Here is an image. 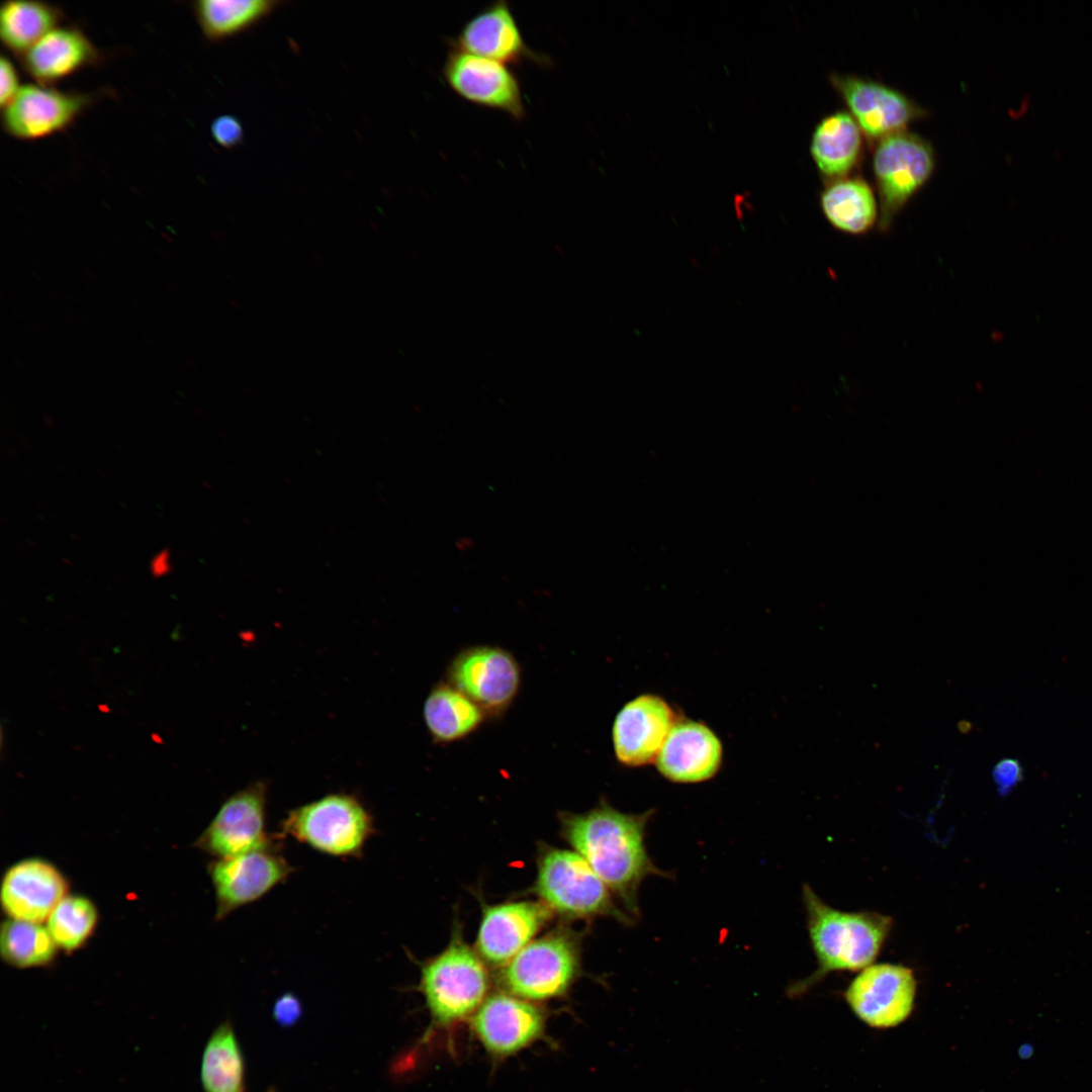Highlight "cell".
Masks as SVG:
<instances>
[{"label": "cell", "mask_w": 1092, "mask_h": 1092, "mask_svg": "<svg viewBox=\"0 0 1092 1092\" xmlns=\"http://www.w3.org/2000/svg\"><path fill=\"white\" fill-rule=\"evenodd\" d=\"M58 948L49 929L41 923L11 918L2 923L0 952L10 966L19 969L48 966Z\"/></svg>", "instance_id": "28"}, {"label": "cell", "mask_w": 1092, "mask_h": 1092, "mask_svg": "<svg viewBox=\"0 0 1092 1092\" xmlns=\"http://www.w3.org/2000/svg\"><path fill=\"white\" fill-rule=\"evenodd\" d=\"M442 75L448 87L462 99L502 111L516 120L525 117L521 85L508 65L451 48Z\"/></svg>", "instance_id": "13"}, {"label": "cell", "mask_w": 1092, "mask_h": 1092, "mask_svg": "<svg viewBox=\"0 0 1092 1092\" xmlns=\"http://www.w3.org/2000/svg\"><path fill=\"white\" fill-rule=\"evenodd\" d=\"M282 5L277 0H199L192 9L204 37L221 41L250 30Z\"/></svg>", "instance_id": "25"}, {"label": "cell", "mask_w": 1092, "mask_h": 1092, "mask_svg": "<svg viewBox=\"0 0 1092 1092\" xmlns=\"http://www.w3.org/2000/svg\"><path fill=\"white\" fill-rule=\"evenodd\" d=\"M64 11L41 1L9 0L1 4L0 37L3 46L21 57L53 29L62 25Z\"/></svg>", "instance_id": "26"}, {"label": "cell", "mask_w": 1092, "mask_h": 1092, "mask_svg": "<svg viewBox=\"0 0 1092 1092\" xmlns=\"http://www.w3.org/2000/svg\"><path fill=\"white\" fill-rule=\"evenodd\" d=\"M213 141L226 150L235 149L244 141V127L241 120L232 114H221L210 124Z\"/></svg>", "instance_id": "30"}, {"label": "cell", "mask_w": 1092, "mask_h": 1092, "mask_svg": "<svg viewBox=\"0 0 1092 1092\" xmlns=\"http://www.w3.org/2000/svg\"><path fill=\"white\" fill-rule=\"evenodd\" d=\"M534 892L553 913L565 918L610 917L623 925L635 921L616 905L611 890L575 850L541 847Z\"/></svg>", "instance_id": "3"}, {"label": "cell", "mask_w": 1092, "mask_h": 1092, "mask_svg": "<svg viewBox=\"0 0 1092 1092\" xmlns=\"http://www.w3.org/2000/svg\"><path fill=\"white\" fill-rule=\"evenodd\" d=\"M1022 767L1016 759L1000 760L993 769V779L1001 795L1009 793L1022 780Z\"/></svg>", "instance_id": "32"}, {"label": "cell", "mask_w": 1092, "mask_h": 1092, "mask_svg": "<svg viewBox=\"0 0 1092 1092\" xmlns=\"http://www.w3.org/2000/svg\"><path fill=\"white\" fill-rule=\"evenodd\" d=\"M267 785L256 782L228 798L195 842L216 857L236 856L271 839L266 826Z\"/></svg>", "instance_id": "14"}, {"label": "cell", "mask_w": 1092, "mask_h": 1092, "mask_svg": "<svg viewBox=\"0 0 1092 1092\" xmlns=\"http://www.w3.org/2000/svg\"><path fill=\"white\" fill-rule=\"evenodd\" d=\"M18 60L23 71L37 84L54 86L85 68L100 65L104 55L80 28L61 25Z\"/></svg>", "instance_id": "21"}, {"label": "cell", "mask_w": 1092, "mask_h": 1092, "mask_svg": "<svg viewBox=\"0 0 1092 1092\" xmlns=\"http://www.w3.org/2000/svg\"><path fill=\"white\" fill-rule=\"evenodd\" d=\"M829 81L871 145L928 115L904 93L876 80L833 73Z\"/></svg>", "instance_id": "10"}, {"label": "cell", "mask_w": 1092, "mask_h": 1092, "mask_svg": "<svg viewBox=\"0 0 1092 1092\" xmlns=\"http://www.w3.org/2000/svg\"><path fill=\"white\" fill-rule=\"evenodd\" d=\"M279 837L335 857H360L375 832L373 817L353 795L335 793L290 810Z\"/></svg>", "instance_id": "5"}, {"label": "cell", "mask_w": 1092, "mask_h": 1092, "mask_svg": "<svg viewBox=\"0 0 1092 1092\" xmlns=\"http://www.w3.org/2000/svg\"><path fill=\"white\" fill-rule=\"evenodd\" d=\"M68 890L67 879L55 864L43 858H24L5 872L1 905L11 919L42 923Z\"/></svg>", "instance_id": "18"}, {"label": "cell", "mask_w": 1092, "mask_h": 1092, "mask_svg": "<svg viewBox=\"0 0 1092 1092\" xmlns=\"http://www.w3.org/2000/svg\"><path fill=\"white\" fill-rule=\"evenodd\" d=\"M580 938L557 928L531 941L507 965L497 980L503 991L531 1002L565 995L580 974Z\"/></svg>", "instance_id": "6"}, {"label": "cell", "mask_w": 1092, "mask_h": 1092, "mask_svg": "<svg viewBox=\"0 0 1092 1092\" xmlns=\"http://www.w3.org/2000/svg\"><path fill=\"white\" fill-rule=\"evenodd\" d=\"M273 1014L275 1020L281 1025L294 1024L301 1014L299 1000L291 994L281 996L274 1004Z\"/></svg>", "instance_id": "33"}, {"label": "cell", "mask_w": 1092, "mask_h": 1092, "mask_svg": "<svg viewBox=\"0 0 1092 1092\" xmlns=\"http://www.w3.org/2000/svg\"><path fill=\"white\" fill-rule=\"evenodd\" d=\"M489 985L484 961L459 936L421 967L419 987L437 1027L471 1018L488 996Z\"/></svg>", "instance_id": "4"}, {"label": "cell", "mask_w": 1092, "mask_h": 1092, "mask_svg": "<svg viewBox=\"0 0 1092 1092\" xmlns=\"http://www.w3.org/2000/svg\"><path fill=\"white\" fill-rule=\"evenodd\" d=\"M723 761V746L704 722L679 718L655 761L657 770L676 784H698L714 778Z\"/></svg>", "instance_id": "20"}, {"label": "cell", "mask_w": 1092, "mask_h": 1092, "mask_svg": "<svg viewBox=\"0 0 1092 1092\" xmlns=\"http://www.w3.org/2000/svg\"><path fill=\"white\" fill-rule=\"evenodd\" d=\"M172 569L171 553L163 548L157 551L149 562V570L153 577L161 578L168 575Z\"/></svg>", "instance_id": "34"}, {"label": "cell", "mask_w": 1092, "mask_h": 1092, "mask_svg": "<svg viewBox=\"0 0 1092 1092\" xmlns=\"http://www.w3.org/2000/svg\"><path fill=\"white\" fill-rule=\"evenodd\" d=\"M863 138L859 126L846 111L832 112L817 123L810 153L825 183L853 175L862 159Z\"/></svg>", "instance_id": "22"}, {"label": "cell", "mask_w": 1092, "mask_h": 1092, "mask_svg": "<svg viewBox=\"0 0 1092 1092\" xmlns=\"http://www.w3.org/2000/svg\"><path fill=\"white\" fill-rule=\"evenodd\" d=\"M678 714L662 697L642 694L627 702L612 726V743L618 762L639 767L655 762Z\"/></svg>", "instance_id": "16"}, {"label": "cell", "mask_w": 1092, "mask_h": 1092, "mask_svg": "<svg viewBox=\"0 0 1092 1092\" xmlns=\"http://www.w3.org/2000/svg\"><path fill=\"white\" fill-rule=\"evenodd\" d=\"M97 922L98 911L90 899L68 894L51 913L47 928L59 948L72 952L87 942Z\"/></svg>", "instance_id": "29"}, {"label": "cell", "mask_w": 1092, "mask_h": 1092, "mask_svg": "<svg viewBox=\"0 0 1092 1092\" xmlns=\"http://www.w3.org/2000/svg\"><path fill=\"white\" fill-rule=\"evenodd\" d=\"M200 1080L205 1092H244V1057L230 1022L217 1026L207 1039Z\"/></svg>", "instance_id": "27"}, {"label": "cell", "mask_w": 1092, "mask_h": 1092, "mask_svg": "<svg viewBox=\"0 0 1092 1092\" xmlns=\"http://www.w3.org/2000/svg\"><path fill=\"white\" fill-rule=\"evenodd\" d=\"M446 678L492 718L502 716L515 701L522 670L509 650L476 645L460 650L452 658Z\"/></svg>", "instance_id": "9"}, {"label": "cell", "mask_w": 1092, "mask_h": 1092, "mask_svg": "<svg viewBox=\"0 0 1092 1092\" xmlns=\"http://www.w3.org/2000/svg\"><path fill=\"white\" fill-rule=\"evenodd\" d=\"M95 93L63 91L54 86L22 85L1 114L4 131L20 141L40 140L69 128L92 104Z\"/></svg>", "instance_id": "12"}, {"label": "cell", "mask_w": 1092, "mask_h": 1092, "mask_svg": "<svg viewBox=\"0 0 1092 1092\" xmlns=\"http://www.w3.org/2000/svg\"><path fill=\"white\" fill-rule=\"evenodd\" d=\"M281 839L277 834L258 848L208 864L217 920L261 899L292 875L294 868L282 853Z\"/></svg>", "instance_id": "8"}, {"label": "cell", "mask_w": 1092, "mask_h": 1092, "mask_svg": "<svg viewBox=\"0 0 1092 1092\" xmlns=\"http://www.w3.org/2000/svg\"><path fill=\"white\" fill-rule=\"evenodd\" d=\"M802 897L817 969L789 985L791 998L804 995L831 973L859 972L874 964L894 924L891 916L882 913L835 909L808 884L803 886Z\"/></svg>", "instance_id": "2"}, {"label": "cell", "mask_w": 1092, "mask_h": 1092, "mask_svg": "<svg viewBox=\"0 0 1092 1092\" xmlns=\"http://www.w3.org/2000/svg\"><path fill=\"white\" fill-rule=\"evenodd\" d=\"M0 106L3 109L17 95L22 85L12 61L5 55L0 59Z\"/></svg>", "instance_id": "31"}, {"label": "cell", "mask_w": 1092, "mask_h": 1092, "mask_svg": "<svg viewBox=\"0 0 1092 1092\" xmlns=\"http://www.w3.org/2000/svg\"><path fill=\"white\" fill-rule=\"evenodd\" d=\"M486 715L467 696L446 681L435 685L423 706V718L432 740L448 744L474 733Z\"/></svg>", "instance_id": "24"}, {"label": "cell", "mask_w": 1092, "mask_h": 1092, "mask_svg": "<svg viewBox=\"0 0 1092 1092\" xmlns=\"http://www.w3.org/2000/svg\"><path fill=\"white\" fill-rule=\"evenodd\" d=\"M268 1092H276L274 1089H270Z\"/></svg>", "instance_id": "35"}, {"label": "cell", "mask_w": 1092, "mask_h": 1092, "mask_svg": "<svg viewBox=\"0 0 1092 1092\" xmlns=\"http://www.w3.org/2000/svg\"><path fill=\"white\" fill-rule=\"evenodd\" d=\"M553 912L541 901H516L483 909L476 951L485 964L507 965L549 922Z\"/></svg>", "instance_id": "17"}, {"label": "cell", "mask_w": 1092, "mask_h": 1092, "mask_svg": "<svg viewBox=\"0 0 1092 1092\" xmlns=\"http://www.w3.org/2000/svg\"><path fill=\"white\" fill-rule=\"evenodd\" d=\"M935 169L931 144L907 130L874 146L873 174L879 199L878 230L887 234L912 197L928 182Z\"/></svg>", "instance_id": "7"}, {"label": "cell", "mask_w": 1092, "mask_h": 1092, "mask_svg": "<svg viewBox=\"0 0 1092 1092\" xmlns=\"http://www.w3.org/2000/svg\"><path fill=\"white\" fill-rule=\"evenodd\" d=\"M819 201L824 217L839 233L861 237L878 228L879 202L873 187L858 175L826 183Z\"/></svg>", "instance_id": "23"}, {"label": "cell", "mask_w": 1092, "mask_h": 1092, "mask_svg": "<svg viewBox=\"0 0 1092 1092\" xmlns=\"http://www.w3.org/2000/svg\"><path fill=\"white\" fill-rule=\"evenodd\" d=\"M654 810L625 813L608 801L582 813L560 812L561 833L621 902L626 912L640 914L639 890L650 876L670 878L648 854L646 828Z\"/></svg>", "instance_id": "1"}, {"label": "cell", "mask_w": 1092, "mask_h": 1092, "mask_svg": "<svg viewBox=\"0 0 1092 1092\" xmlns=\"http://www.w3.org/2000/svg\"><path fill=\"white\" fill-rule=\"evenodd\" d=\"M917 980L912 969L892 963L872 964L858 972L844 992L851 1011L876 1028L894 1027L914 1009Z\"/></svg>", "instance_id": "11"}, {"label": "cell", "mask_w": 1092, "mask_h": 1092, "mask_svg": "<svg viewBox=\"0 0 1092 1092\" xmlns=\"http://www.w3.org/2000/svg\"><path fill=\"white\" fill-rule=\"evenodd\" d=\"M470 1021L478 1041L496 1058L523 1051L546 1028V1014L539 1005L505 991L488 995Z\"/></svg>", "instance_id": "15"}, {"label": "cell", "mask_w": 1092, "mask_h": 1092, "mask_svg": "<svg viewBox=\"0 0 1092 1092\" xmlns=\"http://www.w3.org/2000/svg\"><path fill=\"white\" fill-rule=\"evenodd\" d=\"M450 44L506 65L550 63L547 57L527 46L509 3L504 0L492 2L473 15Z\"/></svg>", "instance_id": "19"}]
</instances>
